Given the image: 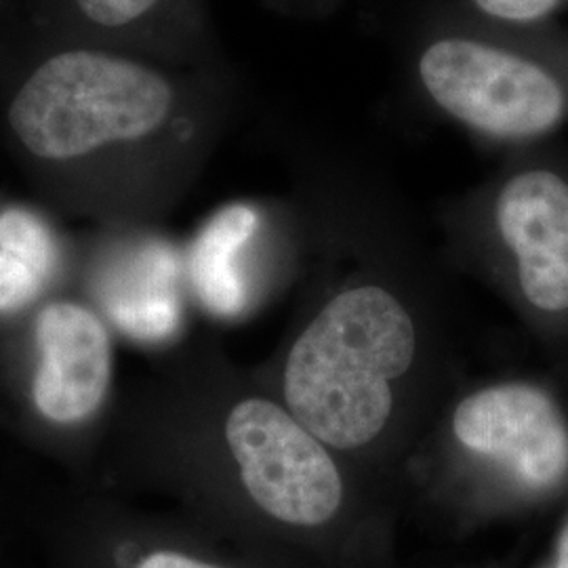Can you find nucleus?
I'll list each match as a JSON object with an SVG mask.
<instances>
[{
  "mask_svg": "<svg viewBox=\"0 0 568 568\" xmlns=\"http://www.w3.org/2000/svg\"><path fill=\"white\" fill-rule=\"evenodd\" d=\"M173 91L135 61L68 51L42 63L9 108L20 142L42 161H72L135 142L163 124Z\"/></svg>",
  "mask_w": 568,
  "mask_h": 568,
  "instance_id": "4",
  "label": "nucleus"
},
{
  "mask_svg": "<svg viewBox=\"0 0 568 568\" xmlns=\"http://www.w3.org/2000/svg\"><path fill=\"white\" fill-rule=\"evenodd\" d=\"M554 568H568V523L560 532L558 549H556V565Z\"/></svg>",
  "mask_w": 568,
  "mask_h": 568,
  "instance_id": "14",
  "label": "nucleus"
},
{
  "mask_svg": "<svg viewBox=\"0 0 568 568\" xmlns=\"http://www.w3.org/2000/svg\"><path fill=\"white\" fill-rule=\"evenodd\" d=\"M406 499L476 527L568 493V405L527 375L459 382L406 466Z\"/></svg>",
  "mask_w": 568,
  "mask_h": 568,
  "instance_id": "3",
  "label": "nucleus"
},
{
  "mask_svg": "<svg viewBox=\"0 0 568 568\" xmlns=\"http://www.w3.org/2000/svg\"><path fill=\"white\" fill-rule=\"evenodd\" d=\"M0 248L26 257L51 278L58 260L55 243L47 225L30 211L7 209L0 213Z\"/></svg>",
  "mask_w": 568,
  "mask_h": 568,
  "instance_id": "10",
  "label": "nucleus"
},
{
  "mask_svg": "<svg viewBox=\"0 0 568 568\" xmlns=\"http://www.w3.org/2000/svg\"><path fill=\"white\" fill-rule=\"evenodd\" d=\"M154 462L201 527L276 567L398 568L405 504L217 354H196L164 387Z\"/></svg>",
  "mask_w": 568,
  "mask_h": 568,
  "instance_id": "1",
  "label": "nucleus"
},
{
  "mask_svg": "<svg viewBox=\"0 0 568 568\" xmlns=\"http://www.w3.org/2000/svg\"><path fill=\"white\" fill-rule=\"evenodd\" d=\"M156 0H79L82 13L108 28L138 20Z\"/></svg>",
  "mask_w": 568,
  "mask_h": 568,
  "instance_id": "13",
  "label": "nucleus"
},
{
  "mask_svg": "<svg viewBox=\"0 0 568 568\" xmlns=\"http://www.w3.org/2000/svg\"><path fill=\"white\" fill-rule=\"evenodd\" d=\"M562 65L485 42L448 39L427 49L419 70L429 95L457 121L497 140L530 142L567 121Z\"/></svg>",
  "mask_w": 568,
  "mask_h": 568,
  "instance_id": "6",
  "label": "nucleus"
},
{
  "mask_svg": "<svg viewBox=\"0 0 568 568\" xmlns=\"http://www.w3.org/2000/svg\"><path fill=\"white\" fill-rule=\"evenodd\" d=\"M497 248L493 284L541 342H568V175L525 164L497 185L488 206Z\"/></svg>",
  "mask_w": 568,
  "mask_h": 568,
  "instance_id": "5",
  "label": "nucleus"
},
{
  "mask_svg": "<svg viewBox=\"0 0 568 568\" xmlns=\"http://www.w3.org/2000/svg\"><path fill=\"white\" fill-rule=\"evenodd\" d=\"M375 487L406 501V466L459 382L457 318L434 284L361 264L316 283L255 371Z\"/></svg>",
  "mask_w": 568,
  "mask_h": 568,
  "instance_id": "2",
  "label": "nucleus"
},
{
  "mask_svg": "<svg viewBox=\"0 0 568 568\" xmlns=\"http://www.w3.org/2000/svg\"><path fill=\"white\" fill-rule=\"evenodd\" d=\"M49 283L41 267L28 262L18 253L0 248V316L20 312L34 304Z\"/></svg>",
  "mask_w": 568,
  "mask_h": 568,
  "instance_id": "11",
  "label": "nucleus"
},
{
  "mask_svg": "<svg viewBox=\"0 0 568 568\" xmlns=\"http://www.w3.org/2000/svg\"><path fill=\"white\" fill-rule=\"evenodd\" d=\"M257 227L251 206L232 204L220 211L199 236L192 251V276L204 302L232 312L243 302L236 255Z\"/></svg>",
  "mask_w": 568,
  "mask_h": 568,
  "instance_id": "9",
  "label": "nucleus"
},
{
  "mask_svg": "<svg viewBox=\"0 0 568 568\" xmlns=\"http://www.w3.org/2000/svg\"><path fill=\"white\" fill-rule=\"evenodd\" d=\"M103 568H281L206 528L143 527L121 537Z\"/></svg>",
  "mask_w": 568,
  "mask_h": 568,
  "instance_id": "8",
  "label": "nucleus"
},
{
  "mask_svg": "<svg viewBox=\"0 0 568 568\" xmlns=\"http://www.w3.org/2000/svg\"><path fill=\"white\" fill-rule=\"evenodd\" d=\"M499 568H504V567H499Z\"/></svg>",
  "mask_w": 568,
  "mask_h": 568,
  "instance_id": "15",
  "label": "nucleus"
},
{
  "mask_svg": "<svg viewBox=\"0 0 568 568\" xmlns=\"http://www.w3.org/2000/svg\"><path fill=\"white\" fill-rule=\"evenodd\" d=\"M565 0H476L478 9L495 20L537 23L551 16Z\"/></svg>",
  "mask_w": 568,
  "mask_h": 568,
  "instance_id": "12",
  "label": "nucleus"
},
{
  "mask_svg": "<svg viewBox=\"0 0 568 568\" xmlns=\"http://www.w3.org/2000/svg\"><path fill=\"white\" fill-rule=\"evenodd\" d=\"M30 406L47 426L74 429L93 422L114 384V339L100 312L74 300H51L32 325Z\"/></svg>",
  "mask_w": 568,
  "mask_h": 568,
  "instance_id": "7",
  "label": "nucleus"
}]
</instances>
